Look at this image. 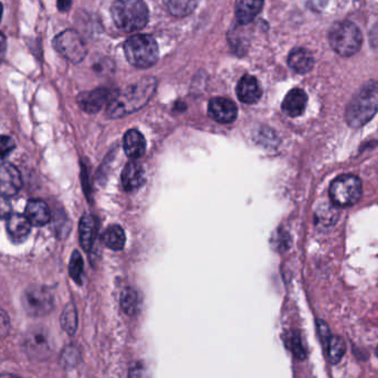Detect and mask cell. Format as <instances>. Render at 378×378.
Returning <instances> with one entry per match:
<instances>
[{
    "label": "cell",
    "instance_id": "cell-25",
    "mask_svg": "<svg viewBox=\"0 0 378 378\" xmlns=\"http://www.w3.org/2000/svg\"><path fill=\"white\" fill-rule=\"evenodd\" d=\"M60 323H61L62 329H65L68 334H75L77 327V314L75 306L73 303L65 306L60 317Z\"/></svg>",
    "mask_w": 378,
    "mask_h": 378
},
{
    "label": "cell",
    "instance_id": "cell-28",
    "mask_svg": "<svg viewBox=\"0 0 378 378\" xmlns=\"http://www.w3.org/2000/svg\"><path fill=\"white\" fill-rule=\"evenodd\" d=\"M83 267H84V263H83L82 256L80 252L75 250L70 259L69 272L71 278L79 284L82 283Z\"/></svg>",
    "mask_w": 378,
    "mask_h": 378
},
{
    "label": "cell",
    "instance_id": "cell-35",
    "mask_svg": "<svg viewBox=\"0 0 378 378\" xmlns=\"http://www.w3.org/2000/svg\"><path fill=\"white\" fill-rule=\"evenodd\" d=\"M8 197H0V219L9 218L11 216V201H8Z\"/></svg>",
    "mask_w": 378,
    "mask_h": 378
},
{
    "label": "cell",
    "instance_id": "cell-1",
    "mask_svg": "<svg viewBox=\"0 0 378 378\" xmlns=\"http://www.w3.org/2000/svg\"><path fill=\"white\" fill-rule=\"evenodd\" d=\"M156 90L154 77H143L139 82L129 85L125 90L114 96L108 104L106 114L112 119H119L139 111L152 98Z\"/></svg>",
    "mask_w": 378,
    "mask_h": 378
},
{
    "label": "cell",
    "instance_id": "cell-11",
    "mask_svg": "<svg viewBox=\"0 0 378 378\" xmlns=\"http://www.w3.org/2000/svg\"><path fill=\"white\" fill-rule=\"evenodd\" d=\"M111 92L108 89L99 88L89 92L81 93L77 96V104L87 113H98L106 103H110Z\"/></svg>",
    "mask_w": 378,
    "mask_h": 378
},
{
    "label": "cell",
    "instance_id": "cell-32",
    "mask_svg": "<svg viewBox=\"0 0 378 378\" xmlns=\"http://www.w3.org/2000/svg\"><path fill=\"white\" fill-rule=\"evenodd\" d=\"M272 245L277 250H286L290 245V239L286 232H279L275 234V237L271 240Z\"/></svg>",
    "mask_w": 378,
    "mask_h": 378
},
{
    "label": "cell",
    "instance_id": "cell-15",
    "mask_svg": "<svg viewBox=\"0 0 378 378\" xmlns=\"http://www.w3.org/2000/svg\"><path fill=\"white\" fill-rule=\"evenodd\" d=\"M308 103V96L301 89H294L286 94L282 102V110L286 115L296 118L301 115Z\"/></svg>",
    "mask_w": 378,
    "mask_h": 378
},
{
    "label": "cell",
    "instance_id": "cell-10",
    "mask_svg": "<svg viewBox=\"0 0 378 378\" xmlns=\"http://www.w3.org/2000/svg\"><path fill=\"white\" fill-rule=\"evenodd\" d=\"M208 114L218 123H232L237 118V106L229 99H211L208 104Z\"/></svg>",
    "mask_w": 378,
    "mask_h": 378
},
{
    "label": "cell",
    "instance_id": "cell-24",
    "mask_svg": "<svg viewBox=\"0 0 378 378\" xmlns=\"http://www.w3.org/2000/svg\"><path fill=\"white\" fill-rule=\"evenodd\" d=\"M199 0H163L165 7L175 17H185L195 11Z\"/></svg>",
    "mask_w": 378,
    "mask_h": 378
},
{
    "label": "cell",
    "instance_id": "cell-33",
    "mask_svg": "<svg viewBox=\"0 0 378 378\" xmlns=\"http://www.w3.org/2000/svg\"><path fill=\"white\" fill-rule=\"evenodd\" d=\"M130 378H146V367L141 362L132 364L129 371Z\"/></svg>",
    "mask_w": 378,
    "mask_h": 378
},
{
    "label": "cell",
    "instance_id": "cell-40",
    "mask_svg": "<svg viewBox=\"0 0 378 378\" xmlns=\"http://www.w3.org/2000/svg\"><path fill=\"white\" fill-rule=\"evenodd\" d=\"M0 378H20L18 376L11 375V374H4V375H0Z\"/></svg>",
    "mask_w": 378,
    "mask_h": 378
},
{
    "label": "cell",
    "instance_id": "cell-4",
    "mask_svg": "<svg viewBox=\"0 0 378 378\" xmlns=\"http://www.w3.org/2000/svg\"><path fill=\"white\" fill-rule=\"evenodd\" d=\"M331 48L341 57H352L360 51L363 37L355 23L348 20L335 23L329 32Z\"/></svg>",
    "mask_w": 378,
    "mask_h": 378
},
{
    "label": "cell",
    "instance_id": "cell-27",
    "mask_svg": "<svg viewBox=\"0 0 378 378\" xmlns=\"http://www.w3.org/2000/svg\"><path fill=\"white\" fill-rule=\"evenodd\" d=\"M345 343L342 337L331 336L327 341V352L331 363L337 364L345 354Z\"/></svg>",
    "mask_w": 378,
    "mask_h": 378
},
{
    "label": "cell",
    "instance_id": "cell-22",
    "mask_svg": "<svg viewBox=\"0 0 378 378\" xmlns=\"http://www.w3.org/2000/svg\"><path fill=\"white\" fill-rule=\"evenodd\" d=\"M340 217V213L335 206L325 203L317 209L315 214V226L320 229L327 230L332 228Z\"/></svg>",
    "mask_w": 378,
    "mask_h": 378
},
{
    "label": "cell",
    "instance_id": "cell-30",
    "mask_svg": "<svg viewBox=\"0 0 378 378\" xmlns=\"http://www.w3.org/2000/svg\"><path fill=\"white\" fill-rule=\"evenodd\" d=\"M288 343L289 345H290L291 351L294 352V354L296 358H300V360L305 358L306 353L305 350H304L303 345H302L301 337H300V335H291Z\"/></svg>",
    "mask_w": 378,
    "mask_h": 378
},
{
    "label": "cell",
    "instance_id": "cell-18",
    "mask_svg": "<svg viewBox=\"0 0 378 378\" xmlns=\"http://www.w3.org/2000/svg\"><path fill=\"white\" fill-rule=\"evenodd\" d=\"M31 222L23 215H11L7 219V232L9 237L15 242H21L28 237L30 234Z\"/></svg>",
    "mask_w": 378,
    "mask_h": 378
},
{
    "label": "cell",
    "instance_id": "cell-9",
    "mask_svg": "<svg viewBox=\"0 0 378 378\" xmlns=\"http://www.w3.org/2000/svg\"><path fill=\"white\" fill-rule=\"evenodd\" d=\"M25 350L31 360H44L48 358L50 345L46 331L42 327L29 331L25 339Z\"/></svg>",
    "mask_w": 378,
    "mask_h": 378
},
{
    "label": "cell",
    "instance_id": "cell-39",
    "mask_svg": "<svg viewBox=\"0 0 378 378\" xmlns=\"http://www.w3.org/2000/svg\"><path fill=\"white\" fill-rule=\"evenodd\" d=\"M58 9L62 13L69 11L71 6H73V0H58L57 1Z\"/></svg>",
    "mask_w": 378,
    "mask_h": 378
},
{
    "label": "cell",
    "instance_id": "cell-37",
    "mask_svg": "<svg viewBox=\"0 0 378 378\" xmlns=\"http://www.w3.org/2000/svg\"><path fill=\"white\" fill-rule=\"evenodd\" d=\"M310 7L315 11H321L327 6V0H308Z\"/></svg>",
    "mask_w": 378,
    "mask_h": 378
},
{
    "label": "cell",
    "instance_id": "cell-5",
    "mask_svg": "<svg viewBox=\"0 0 378 378\" xmlns=\"http://www.w3.org/2000/svg\"><path fill=\"white\" fill-rule=\"evenodd\" d=\"M124 52L132 65L141 69L152 67L160 57L156 40L149 34H137L126 40Z\"/></svg>",
    "mask_w": 378,
    "mask_h": 378
},
{
    "label": "cell",
    "instance_id": "cell-42",
    "mask_svg": "<svg viewBox=\"0 0 378 378\" xmlns=\"http://www.w3.org/2000/svg\"><path fill=\"white\" fill-rule=\"evenodd\" d=\"M377 355H378V348H377Z\"/></svg>",
    "mask_w": 378,
    "mask_h": 378
},
{
    "label": "cell",
    "instance_id": "cell-21",
    "mask_svg": "<svg viewBox=\"0 0 378 378\" xmlns=\"http://www.w3.org/2000/svg\"><path fill=\"white\" fill-rule=\"evenodd\" d=\"M79 234H80L81 247L85 251H90L96 236V220L92 216L84 215L81 218L80 225H79Z\"/></svg>",
    "mask_w": 378,
    "mask_h": 378
},
{
    "label": "cell",
    "instance_id": "cell-34",
    "mask_svg": "<svg viewBox=\"0 0 378 378\" xmlns=\"http://www.w3.org/2000/svg\"><path fill=\"white\" fill-rule=\"evenodd\" d=\"M11 331V320L4 310L0 309V339L8 335Z\"/></svg>",
    "mask_w": 378,
    "mask_h": 378
},
{
    "label": "cell",
    "instance_id": "cell-29",
    "mask_svg": "<svg viewBox=\"0 0 378 378\" xmlns=\"http://www.w3.org/2000/svg\"><path fill=\"white\" fill-rule=\"evenodd\" d=\"M80 360V353L73 346H69L62 353L61 363L65 367H75Z\"/></svg>",
    "mask_w": 378,
    "mask_h": 378
},
{
    "label": "cell",
    "instance_id": "cell-41",
    "mask_svg": "<svg viewBox=\"0 0 378 378\" xmlns=\"http://www.w3.org/2000/svg\"><path fill=\"white\" fill-rule=\"evenodd\" d=\"M4 8L3 4L0 3V23H1V18H3Z\"/></svg>",
    "mask_w": 378,
    "mask_h": 378
},
{
    "label": "cell",
    "instance_id": "cell-16",
    "mask_svg": "<svg viewBox=\"0 0 378 378\" xmlns=\"http://www.w3.org/2000/svg\"><path fill=\"white\" fill-rule=\"evenodd\" d=\"M123 149L126 156L131 160H137L143 156L146 149V141L143 134L137 130L126 132L123 139Z\"/></svg>",
    "mask_w": 378,
    "mask_h": 378
},
{
    "label": "cell",
    "instance_id": "cell-13",
    "mask_svg": "<svg viewBox=\"0 0 378 378\" xmlns=\"http://www.w3.org/2000/svg\"><path fill=\"white\" fill-rule=\"evenodd\" d=\"M261 94H263L261 88L255 77L246 75L240 79L237 85V96L242 103H257L261 98Z\"/></svg>",
    "mask_w": 378,
    "mask_h": 378
},
{
    "label": "cell",
    "instance_id": "cell-14",
    "mask_svg": "<svg viewBox=\"0 0 378 378\" xmlns=\"http://www.w3.org/2000/svg\"><path fill=\"white\" fill-rule=\"evenodd\" d=\"M122 186L126 191L139 189L145 182V170L139 163L130 162L122 172Z\"/></svg>",
    "mask_w": 378,
    "mask_h": 378
},
{
    "label": "cell",
    "instance_id": "cell-19",
    "mask_svg": "<svg viewBox=\"0 0 378 378\" xmlns=\"http://www.w3.org/2000/svg\"><path fill=\"white\" fill-rule=\"evenodd\" d=\"M26 217L34 226H44L51 219L49 207L44 201L34 199L29 201L26 207Z\"/></svg>",
    "mask_w": 378,
    "mask_h": 378
},
{
    "label": "cell",
    "instance_id": "cell-6",
    "mask_svg": "<svg viewBox=\"0 0 378 378\" xmlns=\"http://www.w3.org/2000/svg\"><path fill=\"white\" fill-rule=\"evenodd\" d=\"M329 193L335 206H353L362 195V182L358 176L351 174L339 176L329 186Z\"/></svg>",
    "mask_w": 378,
    "mask_h": 378
},
{
    "label": "cell",
    "instance_id": "cell-20",
    "mask_svg": "<svg viewBox=\"0 0 378 378\" xmlns=\"http://www.w3.org/2000/svg\"><path fill=\"white\" fill-rule=\"evenodd\" d=\"M265 0H237L236 17L240 25H248L263 9Z\"/></svg>",
    "mask_w": 378,
    "mask_h": 378
},
{
    "label": "cell",
    "instance_id": "cell-7",
    "mask_svg": "<svg viewBox=\"0 0 378 378\" xmlns=\"http://www.w3.org/2000/svg\"><path fill=\"white\" fill-rule=\"evenodd\" d=\"M52 46L62 57L73 63H79L88 53L82 37L75 30H65L58 34L52 42Z\"/></svg>",
    "mask_w": 378,
    "mask_h": 378
},
{
    "label": "cell",
    "instance_id": "cell-12",
    "mask_svg": "<svg viewBox=\"0 0 378 378\" xmlns=\"http://www.w3.org/2000/svg\"><path fill=\"white\" fill-rule=\"evenodd\" d=\"M23 187L20 172L11 164L0 166V193L5 197H11L18 194Z\"/></svg>",
    "mask_w": 378,
    "mask_h": 378
},
{
    "label": "cell",
    "instance_id": "cell-26",
    "mask_svg": "<svg viewBox=\"0 0 378 378\" xmlns=\"http://www.w3.org/2000/svg\"><path fill=\"white\" fill-rule=\"evenodd\" d=\"M121 308L129 315H134L139 309V296L137 291L132 288L124 289L121 294Z\"/></svg>",
    "mask_w": 378,
    "mask_h": 378
},
{
    "label": "cell",
    "instance_id": "cell-17",
    "mask_svg": "<svg viewBox=\"0 0 378 378\" xmlns=\"http://www.w3.org/2000/svg\"><path fill=\"white\" fill-rule=\"evenodd\" d=\"M289 67L298 75L310 73L314 67V58L311 52L303 48H296L289 54Z\"/></svg>",
    "mask_w": 378,
    "mask_h": 378
},
{
    "label": "cell",
    "instance_id": "cell-2",
    "mask_svg": "<svg viewBox=\"0 0 378 378\" xmlns=\"http://www.w3.org/2000/svg\"><path fill=\"white\" fill-rule=\"evenodd\" d=\"M378 112V82L368 81L354 94L345 112L351 127H362Z\"/></svg>",
    "mask_w": 378,
    "mask_h": 378
},
{
    "label": "cell",
    "instance_id": "cell-38",
    "mask_svg": "<svg viewBox=\"0 0 378 378\" xmlns=\"http://www.w3.org/2000/svg\"><path fill=\"white\" fill-rule=\"evenodd\" d=\"M6 49H7V40H6V37L0 32V63L5 58Z\"/></svg>",
    "mask_w": 378,
    "mask_h": 378
},
{
    "label": "cell",
    "instance_id": "cell-31",
    "mask_svg": "<svg viewBox=\"0 0 378 378\" xmlns=\"http://www.w3.org/2000/svg\"><path fill=\"white\" fill-rule=\"evenodd\" d=\"M15 143L13 139L7 135L0 137V158H5L15 149Z\"/></svg>",
    "mask_w": 378,
    "mask_h": 378
},
{
    "label": "cell",
    "instance_id": "cell-3",
    "mask_svg": "<svg viewBox=\"0 0 378 378\" xmlns=\"http://www.w3.org/2000/svg\"><path fill=\"white\" fill-rule=\"evenodd\" d=\"M111 15L116 27L125 32L141 30L149 21V9L143 0H115Z\"/></svg>",
    "mask_w": 378,
    "mask_h": 378
},
{
    "label": "cell",
    "instance_id": "cell-8",
    "mask_svg": "<svg viewBox=\"0 0 378 378\" xmlns=\"http://www.w3.org/2000/svg\"><path fill=\"white\" fill-rule=\"evenodd\" d=\"M23 309L31 317H44L53 308V296L44 286H34L23 292Z\"/></svg>",
    "mask_w": 378,
    "mask_h": 378
},
{
    "label": "cell",
    "instance_id": "cell-23",
    "mask_svg": "<svg viewBox=\"0 0 378 378\" xmlns=\"http://www.w3.org/2000/svg\"><path fill=\"white\" fill-rule=\"evenodd\" d=\"M102 241L110 249L120 251L125 246V232L122 227L114 225L108 227V229L102 234Z\"/></svg>",
    "mask_w": 378,
    "mask_h": 378
},
{
    "label": "cell",
    "instance_id": "cell-36",
    "mask_svg": "<svg viewBox=\"0 0 378 378\" xmlns=\"http://www.w3.org/2000/svg\"><path fill=\"white\" fill-rule=\"evenodd\" d=\"M370 42H371L372 48L378 52V23L370 31Z\"/></svg>",
    "mask_w": 378,
    "mask_h": 378
}]
</instances>
